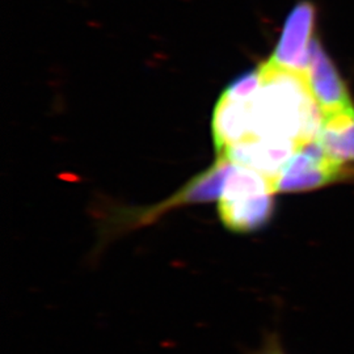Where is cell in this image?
I'll use <instances>...</instances> for the list:
<instances>
[{
	"instance_id": "3",
	"label": "cell",
	"mask_w": 354,
	"mask_h": 354,
	"mask_svg": "<svg viewBox=\"0 0 354 354\" xmlns=\"http://www.w3.org/2000/svg\"><path fill=\"white\" fill-rule=\"evenodd\" d=\"M348 178H352L348 168L326 151L317 136L295 150L272 180V187L276 193H299Z\"/></svg>"
},
{
	"instance_id": "5",
	"label": "cell",
	"mask_w": 354,
	"mask_h": 354,
	"mask_svg": "<svg viewBox=\"0 0 354 354\" xmlns=\"http://www.w3.org/2000/svg\"><path fill=\"white\" fill-rule=\"evenodd\" d=\"M317 11L311 1H299L289 13L270 61L279 67L306 73L314 39Z\"/></svg>"
},
{
	"instance_id": "6",
	"label": "cell",
	"mask_w": 354,
	"mask_h": 354,
	"mask_svg": "<svg viewBox=\"0 0 354 354\" xmlns=\"http://www.w3.org/2000/svg\"><path fill=\"white\" fill-rule=\"evenodd\" d=\"M232 167L234 163L227 156L219 155L214 165L205 169L200 175L193 177L184 188L176 192L175 196L171 197L168 201L160 203L151 210L145 212L143 216L138 221L147 223V221H153L155 218H158V215L165 213L171 207L192 203H212L219 200L228 175L232 171Z\"/></svg>"
},
{
	"instance_id": "4",
	"label": "cell",
	"mask_w": 354,
	"mask_h": 354,
	"mask_svg": "<svg viewBox=\"0 0 354 354\" xmlns=\"http://www.w3.org/2000/svg\"><path fill=\"white\" fill-rule=\"evenodd\" d=\"M306 79L322 117L353 108L345 82L317 38L310 45Z\"/></svg>"
},
{
	"instance_id": "2",
	"label": "cell",
	"mask_w": 354,
	"mask_h": 354,
	"mask_svg": "<svg viewBox=\"0 0 354 354\" xmlns=\"http://www.w3.org/2000/svg\"><path fill=\"white\" fill-rule=\"evenodd\" d=\"M274 194L268 177L234 163L218 200L223 226L232 232H252L264 227L273 216Z\"/></svg>"
},
{
	"instance_id": "7",
	"label": "cell",
	"mask_w": 354,
	"mask_h": 354,
	"mask_svg": "<svg viewBox=\"0 0 354 354\" xmlns=\"http://www.w3.org/2000/svg\"><path fill=\"white\" fill-rule=\"evenodd\" d=\"M317 140L332 158L348 168L354 178V106L323 115Z\"/></svg>"
},
{
	"instance_id": "1",
	"label": "cell",
	"mask_w": 354,
	"mask_h": 354,
	"mask_svg": "<svg viewBox=\"0 0 354 354\" xmlns=\"http://www.w3.org/2000/svg\"><path fill=\"white\" fill-rule=\"evenodd\" d=\"M259 86L251 95L234 99L222 93L213 117L218 153L247 142H269L299 147L315 138L322 114L304 73L292 71L270 59L259 68Z\"/></svg>"
},
{
	"instance_id": "8",
	"label": "cell",
	"mask_w": 354,
	"mask_h": 354,
	"mask_svg": "<svg viewBox=\"0 0 354 354\" xmlns=\"http://www.w3.org/2000/svg\"><path fill=\"white\" fill-rule=\"evenodd\" d=\"M253 354H288L281 345L277 336H268L263 346Z\"/></svg>"
}]
</instances>
